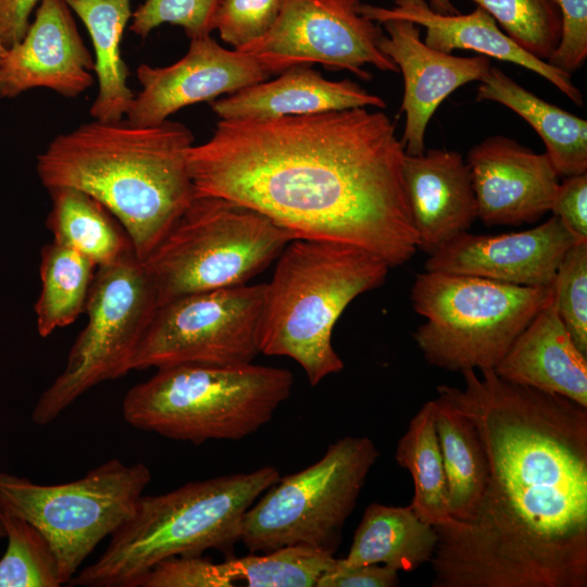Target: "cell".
<instances>
[{
	"instance_id": "7a4b0ae2",
	"label": "cell",
	"mask_w": 587,
	"mask_h": 587,
	"mask_svg": "<svg viewBox=\"0 0 587 587\" xmlns=\"http://www.w3.org/2000/svg\"><path fill=\"white\" fill-rule=\"evenodd\" d=\"M404 146L382 111L220 120L187 150L195 195L252 209L296 238L362 248L389 267L417 250Z\"/></svg>"
},
{
	"instance_id": "e575fe53",
	"label": "cell",
	"mask_w": 587,
	"mask_h": 587,
	"mask_svg": "<svg viewBox=\"0 0 587 587\" xmlns=\"http://www.w3.org/2000/svg\"><path fill=\"white\" fill-rule=\"evenodd\" d=\"M282 0H221L214 29L224 42L240 49L270 30Z\"/></svg>"
},
{
	"instance_id": "f35d334b",
	"label": "cell",
	"mask_w": 587,
	"mask_h": 587,
	"mask_svg": "<svg viewBox=\"0 0 587 587\" xmlns=\"http://www.w3.org/2000/svg\"><path fill=\"white\" fill-rule=\"evenodd\" d=\"M400 583L398 571L384 564L342 567L337 564L323 574L316 587H395Z\"/></svg>"
},
{
	"instance_id": "ba28073f",
	"label": "cell",
	"mask_w": 587,
	"mask_h": 587,
	"mask_svg": "<svg viewBox=\"0 0 587 587\" xmlns=\"http://www.w3.org/2000/svg\"><path fill=\"white\" fill-rule=\"evenodd\" d=\"M295 238L252 209L195 195L142 263L159 307L186 295L248 284Z\"/></svg>"
},
{
	"instance_id": "5b68a950",
	"label": "cell",
	"mask_w": 587,
	"mask_h": 587,
	"mask_svg": "<svg viewBox=\"0 0 587 587\" xmlns=\"http://www.w3.org/2000/svg\"><path fill=\"white\" fill-rule=\"evenodd\" d=\"M276 260L264 284L260 353L295 360L316 386L344 369L332 344L339 316L383 285L390 267L362 248L307 238L289 241Z\"/></svg>"
},
{
	"instance_id": "d4e9b609",
	"label": "cell",
	"mask_w": 587,
	"mask_h": 587,
	"mask_svg": "<svg viewBox=\"0 0 587 587\" xmlns=\"http://www.w3.org/2000/svg\"><path fill=\"white\" fill-rule=\"evenodd\" d=\"M84 23L95 51L98 92L90 107L93 120L120 121L135 97L128 87L129 71L122 58L121 41L132 18V0H64Z\"/></svg>"
},
{
	"instance_id": "4316f807",
	"label": "cell",
	"mask_w": 587,
	"mask_h": 587,
	"mask_svg": "<svg viewBox=\"0 0 587 587\" xmlns=\"http://www.w3.org/2000/svg\"><path fill=\"white\" fill-rule=\"evenodd\" d=\"M444 462L450 515L469 522L485 491L488 464L473 422L438 397L432 400Z\"/></svg>"
},
{
	"instance_id": "d6986e66",
	"label": "cell",
	"mask_w": 587,
	"mask_h": 587,
	"mask_svg": "<svg viewBox=\"0 0 587 587\" xmlns=\"http://www.w3.org/2000/svg\"><path fill=\"white\" fill-rule=\"evenodd\" d=\"M402 174L417 250L430 254L471 228L477 205L461 153L442 149L405 153Z\"/></svg>"
},
{
	"instance_id": "7c38bea8",
	"label": "cell",
	"mask_w": 587,
	"mask_h": 587,
	"mask_svg": "<svg viewBox=\"0 0 587 587\" xmlns=\"http://www.w3.org/2000/svg\"><path fill=\"white\" fill-rule=\"evenodd\" d=\"M264 284L195 292L160 304L133 370L252 363L260 353Z\"/></svg>"
},
{
	"instance_id": "74e56055",
	"label": "cell",
	"mask_w": 587,
	"mask_h": 587,
	"mask_svg": "<svg viewBox=\"0 0 587 587\" xmlns=\"http://www.w3.org/2000/svg\"><path fill=\"white\" fill-rule=\"evenodd\" d=\"M550 212L579 240H587V173L559 183Z\"/></svg>"
},
{
	"instance_id": "2e32d148",
	"label": "cell",
	"mask_w": 587,
	"mask_h": 587,
	"mask_svg": "<svg viewBox=\"0 0 587 587\" xmlns=\"http://www.w3.org/2000/svg\"><path fill=\"white\" fill-rule=\"evenodd\" d=\"M95 60L64 0H40L24 37L0 62V98L42 87L75 98L93 84Z\"/></svg>"
},
{
	"instance_id": "1f68e13d",
	"label": "cell",
	"mask_w": 587,
	"mask_h": 587,
	"mask_svg": "<svg viewBox=\"0 0 587 587\" xmlns=\"http://www.w3.org/2000/svg\"><path fill=\"white\" fill-rule=\"evenodd\" d=\"M487 11L522 49L549 61L562 37L554 0H472Z\"/></svg>"
},
{
	"instance_id": "b9f144b4",
	"label": "cell",
	"mask_w": 587,
	"mask_h": 587,
	"mask_svg": "<svg viewBox=\"0 0 587 587\" xmlns=\"http://www.w3.org/2000/svg\"><path fill=\"white\" fill-rule=\"evenodd\" d=\"M7 48L4 47V45L2 43L1 39H0V62L1 60L4 58L5 53H7Z\"/></svg>"
},
{
	"instance_id": "ac0fdd59",
	"label": "cell",
	"mask_w": 587,
	"mask_h": 587,
	"mask_svg": "<svg viewBox=\"0 0 587 587\" xmlns=\"http://www.w3.org/2000/svg\"><path fill=\"white\" fill-rule=\"evenodd\" d=\"M387 35L379 49L402 73L404 82L400 112L405 113L402 143L407 154L425 151V132L439 104L459 87L480 80L491 67L490 59L458 57L428 47L420 26L405 20L383 23Z\"/></svg>"
},
{
	"instance_id": "8d00e7d4",
	"label": "cell",
	"mask_w": 587,
	"mask_h": 587,
	"mask_svg": "<svg viewBox=\"0 0 587 587\" xmlns=\"http://www.w3.org/2000/svg\"><path fill=\"white\" fill-rule=\"evenodd\" d=\"M562 16V37L549 63L571 74L587 59V0H554Z\"/></svg>"
},
{
	"instance_id": "60d3db41",
	"label": "cell",
	"mask_w": 587,
	"mask_h": 587,
	"mask_svg": "<svg viewBox=\"0 0 587 587\" xmlns=\"http://www.w3.org/2000/svg\"><path fill=\"white\" fill-rule=\"evenodd\" d=\"M432 10L444 14H455L457 9L450 0H429L428 2Z\"/></svg>"
},
{
	"instance_id": "d6a6232c",
	"label": "cell",
	"mask_w": 587,
	"mask_h": 587,
	"mask_svg": "<svg viewBox=\"0 0 587 587\" xmlns=\"http://www.w3.org/2000/svg\"><path fill=\"white\" fill-rule=\"evenodd\" d=\"M553 298L575 345L587 355V240L564 254L553 280Z\"/></svg>"
},
{
	"instance_id": "484cf974",
	"label": "cell",
	"mask_w": 587,
	"mask_h": 587,
	"mask_svg": "<svg viewBox=\"0 0 587 587\" xmlns=\"http://www.w3.org/2000/svg\"><path fill=\"white\" fill-rule=\"evenodd\" d=\"M48 191L51 209L46 224L54 241L80 252L98 267L134 252L121 223L97 199L72 187Z\"/></svg>"
},
{
	"instance_id": "5bb4252c",
	"label": "cell",
	"mask_w": 587,
	"mask_h": 587,
	"mask_svg": "<svg viewBox=\"0 0 587 587\" xmlns=\"http://www.w3.org/2000/svg\"><path fill=\"white\" fill-rule=\"evenodd\" d=\"M270 76L246 52L225 49L210 35L192 38L186 54L175 63L138 66L141 89L135 95L126 120L141 126L158 125L187 105L211 102Z\"/></svg>"
},
{
	"instance_id": "8992f818",
	"label": "cell",
	"mask_w": 587,
	"mask_h": 587,
	"mask_svg": "<svg viewBox=\"0 0 587 587\" xmlns=\"http://www.w3.org/2000/svg\"><path fill=\"white\" fill-rule=\"evenodd\" d=\"M292 385L290 371L252 363L165 366L127 391L122 414L137 429L193 445L239 440L272 420Z\"/></svg>"
},
{
	"instance_id": "30bf717a",
	"label": "cell",
	"mask_w": 587,
	"mask_h": 587,
	"mask_svg": "<svg viewBox=\"0 0 587 587\" xmlns=\"http://www.w3.org/2000/svg\"><path fill=\"white\" fill-rule=\"evenodd\" d=\"M152 479L141 463L111 459L68 483L43 485L0 473V509L36 526L55 555L61 584L70 583L107 536L134 514Z\"/></svg>"
},
{
	"instance_id": "8fae6325",
	"label": "cell",
	"mask_w": 587,
	"mask_h": 587,
	"mask_svg": "<svg viewBox=\"0 0 587 587\" xmlns=\"http://www.w3.org/2000/svg\"><path fill=\"white\" fill-rule=\"evenodd\" d=\"M158 308L153 283L135 252L97 267L85 312L87 324L74 341L64 370L39 396L32 420L54 421L95 386L126 375Z\"/></svg>"
},
{
	"instance_id": "52a82bcc",
	"label": "cell",
	"mask_w": 587,
	"mask_h": 587,
	"mask_svg": "<svg viewBox=\"0 0 587 587\" xmlns=\"http://www.w3.org/2000/svg\"><path fill=\"white\" fill-rule=\"evenodd\" d=\"M552 292L553 284L515 286L425 271L415 276L410 294L414 311L426 319L413 339L433 366L494 370Z\"/></svg>"
},
{
	"instance_id": "f1b7e54d",
	"label": "cell",
	"mask_w": 587,
	"mask_h": 587,
	"mask_svg": "<svg viewBox=\"0 0 587 587\" xmlns=\"http://www.w3.org/2000/svg\"><path fill=\"white\" fill-rule=\"evenodd\" d=\"M98 266L80 252L52 240L41 249V288L35 303L37 332L48 337L85 312Z\"/></svg>"
},
{
	"instance_id": "9c48e42d",
	"label": "cell",
	"mask_w": 587,
	"mask_h": 587,
	"mask_svg": "<svg viewBox=\"0 0 587 587\" xmlns=\"http://www.w3.org/2000/svg\"><path fill=\"white\" fill-rule=\"evenodd\" d=\"M378 457L369 437L330 444L320 460L279 477L257 499L245 514L240 541L254 553L305 545L335 554Z\"/></svg>"
},
{
	"instance_id": "83f0119b",
	"label": "cell",
	"mask_w": 587,
	"mask_h": 587,
	"mask_svg": "<svg viewBox=\"0 0 587 587\" xmlns=\"http://www.w3.org/2000/svg\"><path fill=\"white\" fill-rule=\"evenodd\" d=\"M395 459L412 476L414 485L410 505L415 514L435 527L459 524L448 504L447 482L435 427L433 401L423 404L400 438Z\"/></svg>"
},
{
	"instance_id": "4fadbf2b",
	"label": "cell",
	"mask_w": 587,
	"mask_h": 587,
	"mask_svg": "<svg viewBox=\"0 0 587 587\" xmlns=\"http://www.w3.org/2000/svg\"><path fill=\"white\" fill-rule=\"evenodd\" d=\"M360 0H282L270 30L236 50L255 58L271 75L314 63L362 79L371 78L364 70L369 64L399 72L379 49L382 28L360 13Z\"/></svg>"
},
{
	"instance_id": "7402d4cb",
	"label": "cell",
	"mask_w": 587,
	"mask_h": 587,
	"mask_svg": "<svg viewBox=\"0 0 587 587\" xmlns=\"http://www.w3.org/2000/svg\"><path fill=\"white\" fill-rule=\"evenodd\" d=\"M210 103L221 120L267 118L386 105L380 97L352 80H328L310 65L291 66L274 80L248 86Z\"/></svg>"
},
{
	"instance_id": "836d02e7",
	"label": "cell",
	"mask_w": 587,
	"mask_h": 587,
	"mask_svg": "<svg viewBox=\"0 0 587 587\" xmlns=\"http://www.w3.org/2000/svg\"><path fill=\"white\" fill-rule=\"evenodd\" d=\"M221 0H145L132 14L129 30L145 39L162 24L182 26L189 37L210 35Z\"/></svg>"
},
{
	"instance_id": "ffe728a7",
	"label": "cell",
	"mask_w": 587,
	"mask_h": 587,
	"mask_svg": "<svg viewBox=\"0 0 587 587\" xmlns=\"http://www.w3.org/2000/svg\"><path fill=\"white\" fill-rule=\"evenodd\" d=\"M360 13L375 23L405 20L422 26L426 29L424 42L442 52L473 50L525 67L546 78L575 104H583V95L571 74L522 49L478 5L467 14H444L432 10L426 0H395L391 8L361 3Z\"/></svg>"
},
{
	"instance_id": "f546056e",
	"label": "cell",
	"mask_w": 587,
	"mask_h": 587,
	"mask_svg": "<svg viewBox=\"0 0 587 587\" xmlns=\"http://www.w3.org/2000/svg\"><path fill=\"white\" fill-rule=\"evenodd\" d=\"M235 583L248 587H316L337 558L305 545L282 547L263 554L228 558Z\"/></svg>"
},
{
	"instance_id": "cb8c5ba5",
	"label": "cell",
	"mask_w": 587,
	"mask_h": 587,
	"mask_svg": "<svg viewBox=\"0 0 587 587\" xmlns=\"http://www.w3.org/2000/svg\"><path fill=\"white\" fill-rule=\"evenodd\" d=\"M438 544L435 526L423 522L412 507L371 503L365 509L342 567L384 564L411 572L430 562Z\"/></svg>"
},
{
	"instance_id": "3957f363",
	"label": "cell",
	"mask_w": 587,
	"mask_h": 587,
	"mask_svg": "<svg viewBox=\"0 0 587 587\" xmlns=\"http://www.w3.org/2000/svg\"><path fill=\"white\" fill-rule=\"evenodd\" d=\"M192 145V133L178 122L93 120L58 135L36 170L47 189L72 187L101 202L142 261L195 197L186 158Z\"/></svg>"
},
{
	"instance_id": "6da1fadb",
	"label": "cell",
	"mask_w": 587,
	"mask_h": 587,
	"mask_svg": "<svg viewBox=\"0 0 587 587\" xmlns=\"http://www.w3.org/2000/svg\"><path fill=\"white\" fill-rule=\"evenodd\" d=\"M437 397L467 416L486 453L482 500L466 522L436 527L433 587L587 586V408L463 370Z\"/></svg>"
},
{
	"instance_id": "603a6c76",
	"label": "cell",
	"mask_w": 587,
	"mask_h": 587,
	"mask_svg": "<svg viewBox=\"0 0 587 587\" xmlns=\"http://www.w3.org/2000/svg\"><path fill=\"white\" fill-rule=\"evenodd\" d=\"M477 101L501 103L524 118L540 136L561 177L587 173V122L525 89L491 66L479 80Z\"/></svg>"
},
{
	"instance_id": "44dd1931",
	"label": "cell",
	"mask_w": 587,
	"mask_h": 587,
	"mask_svg": "<svg viewBox=\"0 0 587 587\" xmlns=\"http://www.w3.org/2000/svg\"><path fill=\"white\" fill-rule=\"evenodd\" d=\"M494 371L508 382L555 394L587 408V355L560 319L553 292Z\"/></svg>"
},
{
	"instance_id": "d590c367",
	"label": "cell",
	"mask_w": 587,
	"mask_h": 587,
	"mask_svg": "<svg viewBox=\"0 0 587 587\" xmlns=\"http://www.w3.org/2000/svg\"><path fill=\"white\" fill-rule=\"evenodd\" d=\"M228 560L214 563L200 555L165 559L150 569L135 587H233Z\"/></svg>"
},
{
	"instance_id": "4dcf8cb0",
	"label": "cell",
	"mask_w": 587,
	"mask_h": 587,
	"mask_svg": "<svg viewBox=\"0 0 587 587\" xmlns=\"http://www.w3.org/2000/svg\"><path fill=\"white\" fill-rule=\"evenodd\" d=\"M8 541L0 557V587H59L53 550L43 534L25 519L0 509Z\"/></svg>"
},
{
	"instance_id": "ab89813d",
	"label": "cell",
	"mask_w": 587,
	"mask_h": 587,
	"mask_svg": "<svg viewBox=\"0 0 587 587\" xmlns=\"http://www.w3.org/2000/svg\"><path fill=\"white\" fill-rule=\"evenodd\" d=\"M40 0H0V39L7 49L25 35Z\"/></svg>"
},
{
	"instance_id": "9a60e30c",
	"label": "cell",
	"mask_w": 587,
	"mask_h": 587,
	"mask_svg": "<svg viewBox=\"0 0 587 587\" xmlns=\"http://www.w3.org/2000/svg\"><path fill=\"white\" fill-rule=\"evenodd\" d=\"M579 240L554 215L533 228L500 234L464 232L439 247L425 271L483 277L515 286L553 284L560 262Z\"/></svg>"
},
{
	"instance_id": "7bdbcfd3",
	"label": "cell",
	"mask_w": 587,
	"mask_h": 587,
	"mask_svg": "<svg viewBox=\"0 0 587 587\" xmlns=\"http://www.w3.org/2000/svg\"><path fill=\"white\" fill-rule=\"evenodd\" d=\"M5 538V529H4V526H3V523L0 519V541Z\"/></svg>"
},
{
	"instance_id": "e0dca14e",
	"label": "cell",
	"mask_w": 587,
	"mask_h": 587,
	"mask_svg": "<svg viewBox=\"0 0 587 587\" xmlns=\"http://www.w3.org/2000/svg\"><path fill=\"white\" fill-rule=\"evenodd\" d=\"M477 218L486 226L535 223L550 211L560 183L550 159L494 135L467 153Z\"/></svg>"
},
{
	"instance_id": "277c9868",
	"label": "cell",
	"mask_w": 587,
	"mask_h": 587,
	"mask_svg": "<svg viewBox=\"0 0 587 587\" xmlns=\"http://www.w3.org/2000/svg\"><path fill=\"white\" fill-rule=\"evenodd\" d=\"M279 477L276 467L265 465L190 482L166 494L142 495L99 559L70 585L135 587L165 559L200 555L209 549L230 552L240 541L246 512Z\"/></svg>"
}]
</instances>
